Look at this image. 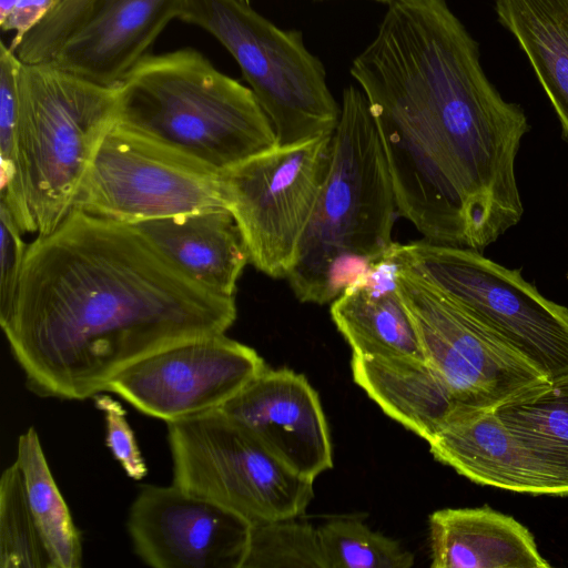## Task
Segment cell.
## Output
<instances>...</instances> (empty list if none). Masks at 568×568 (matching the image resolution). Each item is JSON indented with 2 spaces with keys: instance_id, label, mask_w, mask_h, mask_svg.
Listing matches in <instances>:
<instances>
[{
  "instance_id": "obj_22",
  "label": "cell",
  "mask_w": 568,
  "mask_h": 568,
  "mask_svg": "<svg viewBox=\"0 0 568 568\" xmlns=\"http://www.w3.org/2000/svg\"><path fill=\"white\" fill-rule=\"evenodd\" d=\"M551 486L568 496V376L529 389L495 408Z\"/></svg>"
},
{
  "instance_id": "obj_29",
  "label": "cell",
  "mask_w": 568,
  "mask_h": 568,
  "mask_svg": "<svg viewBox=\"0 0 568 568\" xmlns=\"http://www.w3.org/2000/svg\"><path fill=\"white\" fill-rule=\"evenodd\" d=\"M93 399L95 407L103 414L105 445L113 458L130 478L143 479L148 474V467L128 422L126 410L118 399L103 392L97 394Z\"/></svg>"
},
{
  "instance_id": "obj_21",
  "label": "cell",
  "mask_w": 568,
  "mask_h": 568,
  "mask_svg": "<svg viewBox=\"0 0 568 568\" xmlns=\"http://www.w3.org/2000/svg\"><path fill=\"white\" fill-rule=\"evenodd\" d=\"M496 12L526 54L568 143V0H496Z\"/></svg>"
},
{
  "instance_id": "obj_16",
  "label": "cell",
  "mask_w": 568,
  "mask_h": 568,
  "mask_svg": "<svg viewBox=\"0 0 568 568\" xmlns=\"http://www.w3.org/2000/svg\"><path fill=\"white\" fill-rule=\"evenodd\" d=\"M427 443L437 462L476 484L516 493L554 495L535 460L495 409L460 412Z\"/></svg>"
},
{
  "instance_id": "obj_31",
  "label": "cell",
  "mask_w": 568,
  "mask_h": 568,
  "mask_svg": "<svg viewBox=\"0 0 568 568\" xmlns=\"http://www.w3.org/2000/svg\"><path fill=\"white\" fill-rule=\"evenodd\" d=\"M57 0H0V27L13 32L9 47L14 51L23 38L52 10Z\"/></svg>"
},
{
  "instance_id": "obj_26",
  "label": "cell",
  "mask_w": 568,
  "mask_h": 568,
  "mask_svg": "<svg viewBox=\"0 0 568 568\" xmlns=\"http://www.w3.org/2000/svg\"><path fill=\"white\" fill-rule=\"evenodd\" d=\"M0 567L51 568L16 462L0 478Z\"/></svg>"
},
{
  "instance_id": "obj_17",
  "label": "cell",
  "mask_w": 568,
  "mask_h": 568,
  "mask_svg": "<svg viewBox=\"0 0 568 568\" xmlns=\"http://www.w3.org/2000/svg\"><path fill=\"white\" fill-rule=\"evenodd\" d=\"M135 226L185 276L213 293L234 297L250 255L226 207L148 220Z\"/></svg>"
},
{
  "instance_id": "obj_23",
  "label": "cell",
  "mask_w": 568,
  "mask_h": 568,
  "mask_svg": "<svg viewBox=\"0 0 568 568\" xmlns=\"http://www.w3.org/2000/svg\"><path fill=\"white\" fill-rule=\"evenodd\" d=\"M14 462L22 477L30 510L50 557L51 568L81 567V534L51 474L34 427L19 436Z\"/></svg>"
},
{
  "instance_id": "obj_34",
  "label": "cell",
  "mask_w": 568,
  "mask_h": 568,
  "mask_svg": "<svg viewBox=\"0 0 568 568\" xmlns=\"http://www.w3.org/2000/svg\"><path fill=\"white\" fill-rule=\"evenodd\" d=\"M567 277H568V275H567Z\"/></svg>"
},
{
  "instance_id": "obj_5",
  "label": "cell",
  "mask_w": 568,
  "mask_h": 568,
  "mask_svg": "<svg viewBox=\"0 0 568 568\" xmlns=\"http://www.w3.org/2000/svg\"><path fill=\"white\" fill-rule=\"evenodd\" d=\"M18 139L38 235L55 230L102 140L116 122L118 87L45 63L21 62Z\"/></svg>"
},
{
  "instance_id": "obj_7",
  "label": "cell",
  "mask_w": 568,
  "mask_h": 568,
  "mask_svg": "<svg viewBox=\"0 0 568 568\" xmlns=\"http://www.w3.org/2000/svg\"><path fill=\"white\" fill-rule=\"evenodd\" d=\"M397 270L435 287L526 356L551 381L568 376V308L518 270L480 252L427 240L394 243Z\"/></svg>"
},
{
  "instance_id": "obj_15",
  "label": "cell",
  "mask_w": 568,
  "mask_h": 568,
  "mask_svg": "<svg viewBox=\"0 0 568 568\" xmlns=\"http://www.w3.org/2000/svg\"><path fill=\"white\" fill-rule=\"evenodd\" d=\"M186 0H95L50 63L104 87H118L149 53Z\"/></svg>"
},
{
  "instance_id": "obj_18",
  "label": "cell",
  "mask_w": 568,
  "mask_h": 568,
  "mask_svg": "<svg viewBox=\"0 0 568 568\" xmlns=\"http://www.w3.org/2000/svg\"><path fill=\"white\" fill-rule=\"evenodd\" d=\"M331 316L353 355L426 361L389 252L333 301Z\"/></svg>"
},
{
  "instance_id": "obj_8",
  "label": "cell",
  "mask_w": 568,
  "mask_h": 568,
  "mask_svg": "<svg viewBox=\"0 0 568 568\" xmlns=\"http://www.w3.org/2000/svg\"><path fill=\"white\" fill-rule=\"evenodd\" d=\"M172 484L252 525L302 515L314 480L281 462L254 434L212 410L168 423Z\"/></svg>"
},
{
  "instance_id": "obj_30",
  "label": "cell",
  "mask_w": 568,
  "mask_h": 568,
  "mask_svg": "<svg viewBox=\"0 0 568 568\" xmlns=\"http://www.w3.org/2000/svg\"><path fill=\"white\" fill-rule=\"evenodd\" d=\"M11 213L0 205V321L10 313L18 292L28 245Z\"/></svg>"
},
{
  "instance_id": "obj_1",
  "label": "cell",
  "mask_w": 568,
  "mask_h": 568,
  "mask_svg": "<svg viewBox=\"0 0 568 568\" xmlns=\"http://www.w3.org/2000/svg\"><path fill=\"white\" fill-rule=\"evenodd\" d=\"M349 73L366 97L398 214L425 240L481 252L524 212V110L487 78L447 0H389Z\"/></svg>"
},
{
  "instance_id": "obj_3",
  "label": "cell",
  "mask_w": 568,
  "mask_h": 568,
  "mask_svg": "<svg viewBox=\"0 0 568 568\" xmlns=\"http://www.w3.org/2000/svg\"><path fill=\"white\" fill-rule=\"evenodd\" d=\"M395 190L363 91H343L328 172L286 276L303 303L333 302L389 252Z\"/></svg>"
},
{
  "instance_id": "obj_33",
  "label": "cell",
  "mask_w": 568,
  "mask_h": 568,
  "mask_svg": "<svg viewBox=\"0 0 568 568\" xmlns=\"http://www.w3.org/2000/svg\"><path fill=\"white\" fill-rule=\"evenodd\" d=\"M242 1L248 2V0H242Z\"/></svg>"
},
{
  "instance_id": "obj_14",
  "label": "cell",
  "mask_w": 568,
  "mask_h": 568,
  "mask_svg": "<svg viewBox=\"0 0 568 568\" xmlns=\"http://www.w3.org/2000/svg\"><path fill=\"white\" fill-rule=\"evenodd\" d=\"M219 410L254 434L304 478L333 467V448L317 392L290 368L267 366Z\"/></svg>"
},
{
  "instance_id": "obj_27",
  "label": "cell",
  "mask_w": 568,
  "mask_h": 568,
  "mask_svg": "<svg viewBox=\"0 0 568 568\" xmlns=\"http://www.w3.org/2000/svg\"><path fill=\"white\" fill-rule=\"evenodd\" d=\"M295 519L252 525L242 568H324L317 528Z\"/></svg>"
},
{
  "instance_id": "obj_25",
  "label": "cell",
  "mask_w": 568,
  "mask_h": 568,
  "mask_svg": "<svg viewBox=\"0 0 568 568\" xmlns=\"http://www.w3.org/2000/svg\"><path fill=\"white\" fill-rule=\"evenodd\" d=\"M324 568H409L414 555L359 518H333L317 528Z\"/></svg>"
},
{
  "instance_id": "obj_28",
  "label": "cell",
  "mask_w": 568,
  "mask_h": 568,
  "mask_svg": "<svg viewBox=\"0 0 568 568\" xmlns=\"http://www.w3.org/2000/svg\"><path fill=\"white\" fill-rule=\"evenodd\" d=\"M95 0H57L49 14L14 50L23 63L50 62L63 42L82 23Z\"/></svg>"
},
{
  "instance_id": "obj_2",
  "label": "cell",
  "mask_w": 568,
  "mask_h": 568,
  "mask_svg": "<svg viewBox=\"0 0 568 568\" xmlns=\"http://www.w3.org/2000/svg\"><path fill=\"white\" fill-rule=\"evenodd\" d=\"M235 320L234 297L185 276L135 225L72 210L28 245L0 325L31 393L84 400L140 359Z\"/></svg>"
},
{
  "instance_id": "obj_20",
  "label": "cell",
  "mask_w": 568,
  "mask_h": 568,
  "mask_svg": "<svg viewBox=\"0 0 568 568\" xmlns=\"http://www.w3.org/2000/svg\"><path fill=\"white\" fill-rule=\"evenodd\" d=\"M354 382L392 419L428 442L456 414L468 410L426 362L352 356Z\"/></svg>"
},
{
  "instance_id": "obj_13",
  "label": "cell",
  "mask_w": 568,
  "mask_h": 568,
  "mask_svg": "<svg viewBox=\"0 0 568 568\" xmlns=\"http://www.w3.org/2000/svg\"><path fill=\"white\" fill-rule=\"evenodd\" d=\"M251 527L173 484L142 486L126 520L134 554L154 568H242Z\"/></svg>"
},
{
  "instance_id": "obj_12",
  "label": "cell",
  "mask_w": 568,
  "mask_h": 568,
  "mask_svg": "<svg viewBox=\"0 0 568 568\" xmlns=\"http://www.w3.org/2000/svg\"><path fill=\"white\" fill-rule=\"evenodd\" d=\"M265 367L254 348L219 334L140 359L115 376L105 392L168 424L220 409Z\"/></svg>"
},
{
  "instance_id": "obj_6",
  "label": "cell",
  "mask_w": 568,
  "mask_h": 568,
  "mask_svg": "<svg viewBox=\"0 0 568 568\" xmlns=\"http://www.w3.org/2000/svg\"><path fill=\"white\" fill-rule=\"evenodd\" d=\"M180 20L212 34L237 62L280 146L332 134L341 106L321 59L296 29H282L242 0H186Z\"/></svg>"
},
{
  "instance_id": "obj_10",
  "label": "cell",
  "mask_w": 568,
  "mask_h": 568,
  "mask_svg": "<svg viewBox=\"0 0 568 568\" xmlns=\"http://www.w3.org/2000/svg\"><path fill=\"white\" fill-rule=\"evenodd\" d=\"M332 135L276 145L221 172L250 262L271 277L286 278L294 263L328 172Z\"/></svg>"
},
{
  "instance_id": "obj_19",
  "label": "cell",
  "mask_w": 568,
  "mask_h": 568,
  "mask_svg": "<svg viewBox=\"0 0 568 568\" xmlns=\"http://www.w3.org/2000/svg\"><path fill=\"white\" fill-rule=\"evenodd\" d=\"M432 568H549L529 529L489 506L429 516Z\"/></svg>"
},
{
  "instance_id": "obj_4",
  "label": "cell",
  "mask_w": 568,
  "mask_h": 568,
  "mask_svg": "<svg viewBox=\"0 0 568 568\" xmlns=\"http://www.w3.org/2000/svg\"><path fill=\"white\" fill-rule=\"evenodd\" d=\"M116 123L219 172L277 145L253 91L193 48L143 58L118 85Z\"/></svg>"
},
{
  "instance_id": "obj_11",
  "label": "cell",
  "mask_w": 568,
  "mask_h": 568,
  "mask_svg": "<svg viewBox=\"0 0 568 568\" xmlns=\"http://www.w3.org/2000/svg\"><path fill=\"white\" fill-rule=\"evenodd\" d=\"M396 282L426 362L471 409H495L549 383L526 356L427 283L397 270Z\"/></svg>"
},
{
  "instance_id": "obj_9",
  "label": "cell",
  "mask_w": 568,
  "mask_h": 568,
  "mask_svg": "<svg viewBox=\"0 0 568 568\" xmlns=\"http://www.w3.org/2000/svg\"><path fill=\"white\" fill-rule=\"evenodd\" d=\"M216 207H225L221 172L116 122L102 140L72 205L132 225Z\"/></svg>"
},
{
  "instance_id": "obj_24",
  "label": "cell",
  "mask_w": 568,
  "mask_h": 568,
  "mask_svg": "<svg viewBox=\"0 0 568 568\" xmlns=\"http://www.w3.org/2000/svg\"><path fill=\"white\" fill-rule=\"evenodd\" d=\"M21 61L11 48L0 43V205L16 220L20 231L37 233L29 206L18 139L19 69Z\"/></svg>"
},
{
  "instance_id": "obj_32",
  "label": "cell",
  "mask_w": 568,
  "mask_h": 568,
  "mask_svg": "<svg viewBox=\"0 0 568 568\" xmlns=\"http://www.w3.org/2000/svg\"><path fill=\"white\" fill-rule=\"evenodd\" d=\"M316 1H322V0H316ZM373 1L386 4L389 0H373Z\"/></svg>"
}]
</instances>
